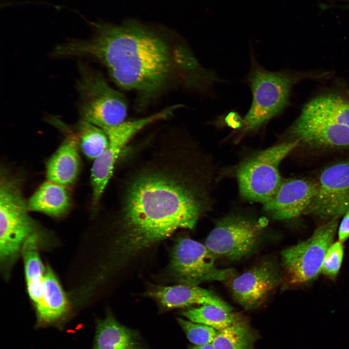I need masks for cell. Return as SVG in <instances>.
Masks as SVG:
<instances>
[{"label": "cell", "instance_id": "cell-11", "mask_svg": "<svg viewBox=\"0 0 349 349\" xmlns=\"http://www.w3.org/2000/svg\"><path fill=\"white\" fill-rule=\"evenodd\" d=\"M282 280L275 264L266 260L234 278L230 288L235 300L250 310L263 304Z\"/></svg>", "mask_w": 349, "mask_h": 349}, {"label": "cell", "instance_id": "cell-24", "mask_svg": "<svg viewBox=\"0 0 349 349\" xmlns=\"http://www.w3.org/2000/svg\"><path fill=\"white\" fill-rule=\"evenodd\" d=\"M177 320L189 341L196 346L212 343L218 331L212 327L189 320L181 318Z\"/></svg>", "mask_w": 349, "mask_h": 349}, {"label": "cell", "instance_id": "cell-17", "mask_svg": "<svg viewBox=\"0 0 349 349\" xmlns=\"http://www.w3.org/2000/svg\"><path fill=\"white\" fill-rule=\"evenodd\" d=\"M93 349H143L136 333L108 312L97 322Z\"/></svg>", "mask_w": 349, "mask_h": 349}, {"label": "cell", "instance_id": "cell-3", "mask_svg": "<svg viewBox=\"0 0 349 349\" xmlns=\"http://www.w3.org/2000/svg\"><path fill=\"white\" fill-rule=\"evenodd\" d=\"M247 78L252 100L242 119L244 131H255L279 114L289 103L293 85L301 77L288 71H271L256 61L253 54Z\"/></svg>", "mask_w": 349, "mask_h": 349}, {"label": "cell", "instance_id": "cell-14", "mask_svg": "<svg viewBox=\"0 0 349 349\" xmlns=\"http://www.w3.org/2000/svg\"><path fill=\"white\" fill-rule=\"evenodd\" d=\"M50 120L63 132L65 138L47 162V178L50 182L69 186L76 180L80 167L78 137L74 127L67 126L55 117Z\"/></svg>", "mask_w": 349, "mask_h": 349}, {"label": "cell", "instance_id": "cell-13", "mask_svg": "<svg viewBox=\"0 0 349 349\" xmlns=\"http://www.w3.org/2000/svg\"><path fill=\"white\" fill-rule=\"evenodd\" d=\"M316 180H282L272 196L263 204L264 209L277 220H287L303 214L316 191Z\"/></svg>", "mask_w": 349, "mask_h": 349}, {"label": "cell", "instance_id": "cell-9", "mask_svg": "<svg viewBox=\"0 0 349 349\" xmlns=\"http://www.w3.org/2000/svg\"><path fill=\"white\" fill-rule=\"evenodd\" d=\"M216 258L206 245L188 238H181L173 248L169 271L177 282L192 286L231 278L233 270L218 269L215 266Z\"/></svg>", "mask_w": 349, "mask_h": 349}, {"label": "cell", "instance_id": "cell-6", "mask_svg": "<svg viewBox=\"0 0 349 349\" xmlns=\"http://www.w3.org/2000/svg\"><path fill=\"white\" fill-rule=\"evenodd\" d=\"M338 224V219L328 221L317 228L309 238L282 251V264L289 285L305 284L318 276L326 251L333 243Z\"/></svg>", "mask_w": 349, "mask_h": 349}, {"label": "cell", "instance_id": "cell-18", "mask_svg": "<svg viewBox=\"0 0 349 349\" xmlns=\"http://www.w3.org/2000/svg\"><path fill=\"white\" fill-rule=\"evenodd\" d=\"M70 206L66 187L48 180L40 186L27 202L28 210L55 217L65 213Z\"/></svg>", "mask_w": 349, "mask_h": 349}, {"label": "cell", "instance_id": "cell-2", "mask_svg": "<svg viewBox=\"0 0 349 349\" xmlns=\"http://www.w3.org/2000/svg\"><path fill=\"white\" fill-rule=\"evenodd\" d=\"M88 40L58 46L57 57H90L107 68L120 87L136 92L144 99L162 93L182 67L200 77L204 68L190 51L179 56L168 41L151 29L136 22L96 24Z\"/></svg>", "mask_w": 349, "mask_h": 349}, {"label": "cell", "instance_id": "cell-8", "mask_svg": "<svg viewBox=\"0 0 349 349\" xmlns=\"http://www.w3.org/2000/svg\"><path fill=\"white\" fill-rule=\"evenodd\" d=\"M173 112V109L169 107L146 117L124 121L104 130L108 138V145L104 151L94 159L91 169L93 207L98 205L112 176L116 163L131 139L144 127L168 118Z\"/></svg>", "mask_w": 349, "mask_h": 349}, {"label": "cell", "instance_id": "cell-20", "mask_svg": "<svg viewBox=\"0 0 349 349\" xmlns=\"http://www.w3.org/2000/svg\"><path fill=\"white\" fill-rule=\"evenodd\" d=\"M34 233L24 242L22 252L28 292L34 305L41 299L45 270L38 252V238Z\"/></svg>", "mask_w": 349, "mask_h": 349}, {"label": "cell", "instance_id": "cell-5", "mask_svg": "<svg viewBox=\"0 0 349 349\" xmlns=\"http://www.w3.org/2000/svg\"><path fill=\"white\" fill-rule=\"evenodd\" d=\"M299 144L295 140L283 143L259 152L242 163L237 173L241 195L263 204L267 202L283 180L280 163Z\"/></svg>", "mask_w": 349, "mask_h": 349}, {"label": "cell", "instance_id": "cell-1", "mask_svg": "<svg viewBox=\"0 0 349 349\" xmlns=\"http://www.w3.org/2000/svg\"><path fill=\"white\" fill-rule=\"evenodd\" d=\"M182 150L157 156L127 177L114 252L120 264L178 229H192L202 209Z\"/></svg>", "mask_w": 349, "mask_h": 349}, {"label": "cell", "instance_id": "cell-26", "mask_svg": "<svg viewBox=\"0 0 349 349\" xmlns=\"http://www.w3.org/2000/svg\"><path fill=\"white\" fill-rule=\"evenodd\" d=\"M343 216L338 231V239L342 243L349 238V208Z\"/></svg>", "mask_w": 349, "mask_h": 349}, {"label": "cell", "instance_id": "cell-22", "mask_svg": "<svg viewBox=\"0 0 349 349\" xmlns=\"http://www.w3.org/2000/svg\"><path fill=\"white\" fill-rule=\"evenodd\" d=\"M182 315L188 320L212 327L220 331L243 318L239 314L227 311L212 305H204L183 311Z\"/></svg>", "mask_w": 349, "mask_h": 349}, {"label": "cell", "instance_id": "cell-25", "mask_svg": "<svg viewBox=\"0 0 349 349\" xmlns=\"http://www.w3.org/2000/svg\"><path fill=\"white\" fill-rule=\"evenodd\" d=\"M339 241L333 243L325 254L321 272L334 279L338 274L344 256V246Z\"/></svg>", "mask_w": 349, "mask_h": 349}, {"label": "cell", "instance_id": "cell-4", "mask_svg": "<svg viewBox=\"0 0 349 349\" xmlns=\"http://www.w3.org/2000/svg\"><path fill=\"white\" fill-rule=\"evenodd\" d=\"M79 71L77 87L81 119L103 130L125 121L127 107L123 95L87 66L81 64Z\"/></svg>", "mask_w": 349, "mask_h": 349}, {"label": "cell", "instance_id": "cell-10", "mask_svg": "<svg viewBox=\"0 0 349 349\" xmlns=\"http://www.w3.org/2000/svg\"><path fill=\"white\" fill-rule=\"evenodd\" d=\"M316 181L315 194L303 214L339 219L349 208V158L323 168Z\"/></svg>", "mask_w": 349, "mask_h": 349}, {"label": "cell", "instance_id": "cell-15", "mask_svg": "<svg viewBox=\"0 0 349 349\" xmlns=\"http://www.w3.org/2000/svg\"><path fill=\"white\" fill-rule=\"evenodd\" d=\"M163 308L173 309L192 305H212L227 311L233 308L212 291L198 286L181 284L171 286H156L147 291Z\"/></svg>", "mask_w": 349, "mask_h": 349}, {"label": "cell", "instance_id": "cell-7", "mask_svg": "<svg viewBox=\"0 0 349 349\" xmlns=\"http://www.w3.org/2000/svg\"><path fill=\"white\" fill-rule=\"evenodd\" d=\"M267 222L264 218H224L210 232L205 245L216 256L231 260L242 259L259 247Z\"/></svg>", "mask_w": 349, "mask_h": 349}, {"label": "cell", "instance_id": "cell-21", "mask_svg": "<svg viewBox=\"0 0 349 349\" xmlns=\"http://www.w3.org/2000/svg\"><path fill=\"white\" fill-rule=\"evenodd\" d=\"M260 335L244 319L218 331L212 343L214 349H253Z\"/></svg>", "mask_w": 349, "mask_h": 349}, {"label": "cell", "instance_id": "cell-16", "mask_svg": "<svg viewBox=\"0 0 349 349\" xmlns=\"http://www.w3.org/2000/svg\"><path fill=\"white\" fill-rule=\"evenodd\" d=\"M34 306L39 326L57 323L67 313L68 306L65 294L49 267L45 270L41 299Z\"/></svg>", "mask_w": 349, "mask_h": 349}, {"label": "cell", "instance_id": "cell-19", "mask_svg": "<svg viewBox=\"0 0 349 349\" xmlns=\"http://www.w3.org/2000/svg\"><path fill=\"white\" fill-rule=\"evenodd\" d=\"M301 113L349 128V100L337 94H325L314 98L304 106Z\"/></svg>", "mask_w": 349, "mask_h": 349}, {"label": "cell", "instance_id": "cell-27", "mask_svg": "<svg viewBox=\"0 0 349 349\" xmlns=\"http://www.w3.org/2000/svg\"><path fill=\"white\" fill-rule=\"evenodd\" d=\"M190 349H214L213 347L212 346V343L204 345H200V346H196L191 348Z\"/></svg>", "mask_w": 349, "mask_h": 349}, {"label": "cell", "instance_id": "cell-12", "mask_svg": "<svg viewBox=\"0 0 349 349\" xmlns=\"http://www.w3.org/2000/svg\"><path fill=\"white\" fill-rule=\"evenodd\" d=\"M288 133L311 148L349 150V128L322 118L301 113Z\"/></svg>", "mask_w": 349, "mask_h": 349}, {"label": "cell", "instance_id": "cell-28", "mask_svg": "<svg viewBox=\"0 0 349 349\" xmlns=\"http://www.w3.org/2000/svg\"><path fill=\"white\" fill-rule=\"evenodd\" d=\"M345 8L349 9V5H348V6H345Z\"/></svg>", "mask_w": 349, "mask_h": 349}, {"label": "cell", "instance_id": "cell-23", "mask_svg": "<svg viewBox=\"0 0 349 349\" xmlns=\"http://www.w3.org/2000/svg\"><path fill=\"white\" fill-rule=\"evenodd\" d=\"M74 128L81 149L88 158L95 159L107 147L109 143L108 136L99 127L81 119Z\"/></svg>", "mask_w": 349, "mask_h": 349}]
</instances>
